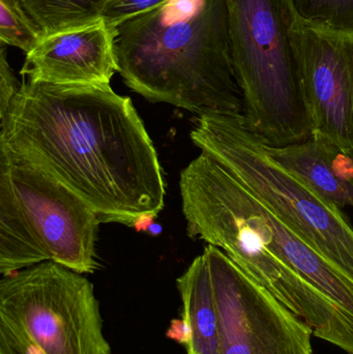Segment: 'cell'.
<instances>
[{
    "label": "cell",
    "instance_id": "6da1fadb",
    "mask_svg": "<svg viewBox=\"0 0 353 354\" xmlns=\"http://www.w3.org/2000/svg\"><path fill=\"white\" fill-rule=\"evenodd\" d=\"M0 147L61 181L101 223L136 226L164 208L153 140L132 100L110 84L23 81L0 118Z\"/></svg>",
    "mask_w": 353,
    "mask_h": 354
},
{
    "label": "cell",
    "instance_id": "7a4b0ae2",
    "mask_svg": "<svg viewBox=\"0 0 353 354\" xmlns=\"http://www.w3.org/2000/svg\"><path fill=\"white\" fill-rule=\"evenodd\" d=\"M189 236L219 248L249 278L321 336L342 307L353 317V278L315 252L207 153L180 174Z\"/></svg>",
    "mask_w": 353,
    "mask_h": 354
},
{
    "label": "cell",
    "instance_id": "3957f363",
    "mask_svg": "<svg viewBox=\"0 0 353 354\" xmlns=\"http://www.w3.org/2000/svg\"><path fill=\"white\" fill-rule=\"evenodd\" d=\"M118 73L153 103L242 114L226 0H166L115 27Z\"/></svg>",
    "mask_w": 353,
    "mask_h": 354
},
{
    "label": "cell",
    "instance_id": "277c9868",
    "mask_svg": "<svg viewBox=\"0 0 353 354\" xmlns=\"http://www.w3.org/2000/svg\"><path fill=\"white\" fill-rule=\"evenodd\" d=\"M97 212L37 164L0 147V272L52 261L79 274L99 268Z\"/></svg>",
    "mask_w": 353,
    "mask_h": 354
},
{
    "label": "cell",
    "instance_id": "5b68a950",
    "mask_svg": "<svg viewBox=\"0 0 353 354\" xmlns=\"http://www.w3.org/2000/svg\"><path fill=\"white\" fill-rule=\"evenodd\" d=\"M191 139L315 252L353 278V225L348 216L276 161L242 114L199 115Z\"/></svg>",
    "mask_w": 353,
    "mask_h": 354
},
{
    "label": "cell",
    "instance_id": "8992f818",
    "mask_svg": "<svg viewBox=\"0 0 353 354\" xmlns=\"http://www.w3.org/2000/svg\"><path fill=\"white\" fill-rule=\"evenodd\" d=\"M242 116L274 147L308 140L313 129L288 32L287 0H226Z\"/></svg>",
    "mask_w": 353,
    "mask_h": 354
},
{
    "label": "cell",
    "instance_id": "52a82bcc",
    "mask_svg": "<svg viewBox=\"0 0 353 354\" xmlns=\"http://www.w3.org/2000/svg\"><path fill=\"white\" fill-rule=\"evenodd\" d=\"M0 315L46 354H112L93 283L55 262L2 277Z\"/></svg>",
    "mask_w": 353,
    "mask_h": 354
},
{
    "label": "cell",
    "instance_id": "ba28073f",
    "mask_svg": "<svg viewBox=\"0 0 353 354\" xmlns=\"http://www.w3.org/2000/svg\"><path fill=\"white\" fill-rule=\"evenodd\" d=\"M219 316L221 354H313L312 330L219 248L203 252Z\"/></svg>",
    "mask_w": 353,
    "mask_h": 354
},
{
    "label": "cell",
    "instance_id": "9c48e42d",
    "mask_svg": "<svg viewBox=\"0 0 353 354\" xmlns=\"http://www.w3.org/2000/svg\"><path fill=\"white\" fill-rule=\"evenodd\" d=\"M287 21L312 134L352 153L353 31L306 20L290 0Z\"/></svg>",
    "mask_w": 353,
    "mask_h": 354
},
{
    "label": "cell",
    "instance_id": "30bf717a",
    "mask_svg": "<svg viewBox=\"0 0 353 354\" xmlns=\"http://www.w3.org/2000/svg\"><path fill=\"white\" fill-rule=\"evenodd\" d=\"M115 37L103 18L46 35L25 55L20 75L49 84H110L118 73Z\"/></svg>",
    "mask_w": 353,
    "mask_h": 354
},
{
    "label": "cell",
    "instance_id": "8fae6325",
    "mask_svg": "<svg viewBox=\"0 0 353 354\" xmlns=\"http://www.w3.org/2000/svg\"><path fill=\"white\" fill-rule=\"evenodd\" d=\"M271 157L327 201L353 210V157L327 139L312 134L296 145L274 147Z\"/></svg>",
    "mask_w": 353,
    "mask_h": 354
},
{
    "label": "cell",
    "instance_id": "7c38bea8",
    "mask_svg": "<svg viewBox=\"0 0 353 354\" xmlns=\"http://www.w3.org/2000/svg\"><path fill=\"white\" fill-rule=\"evenodd\" d=\"M176 285L184 308L188 354H221L219 316L209 264L203 254L195 258Z\"/></svg>",
    "mask_w": 353,
    "mask_h": 354
},
{
    "label": "cell",
    "instance_id": "4fadbf2b",
    "mask_svg": "<svg viewBox=\"0 0 353 354\" xmlns=\"http://www.w3.org/2000/svg\"><path fill=\"white\" fill-rule=\"evenodd\" d=\"M111 0H23L43 37L97 22Z\"/></svg>",
    "mask_w": 353,
    "mask_h": 354
},
{
    "label": "cell",
    "instance_id": "5bb4252c",
    "mask_svg": "<svg viewBox=\"0 0 353 354\" xmlns=\"http://www.w3.org/2000/svg\"><path fill=\"white\" fill-rule=\"evenodd\" d=\"M43 39L23 0H0V43L18 48L25 55Z\"/></svg>",
    "mask_w": 353,
    "mask_h": 354
},
{
    "label": "cell",
    "instance_id": "9a60e30c",
    "mask_svg": "<svg viewBox=\"0 0 353 354\" xmlns=\"http://www.w3.org/2000/svg\"><path fill=\"white\" fill-rule=\"evenodd\" d=\"M306 20L332 28L353 31V0H290Z\"/></svg>",
    "mask_w": 353,
    "mask_h": 354
},
{
    "label": "cell",
    "instance_id": "2e32d148",
    "mask_svg": "<svg viewBox=\"0 0 353 354\" xmlns=\"http://www.w3.org/2000/svg\"><path fill=\"white\" fill-rule=\"evenodd\" d=\"M0 354H46L18 324L0 315Z\"/></svg>",
    "mask_w": 353,
    "mask_h": 354
},
{
    "label": "cell",
    "instance_id": "e0dca14e",
    "mask_svg": "<svg viewBox=\"0 0 353 354\" xmlns=\"http://www.w3.org/2000/svg\"><path fill=\"white\" fill-rule=\"evenodd\" d=\"M164 1L166 0H111L104 8L101 18L115 28L126 19L151 10Z\"/></svg>",
    "mask_w": 353,
    "mask_h": 354
},
{
    "label": "cell",
    "instance_id": "ac0fdd59",
    "mask_svg": "<svg viewBox=\"0 0 353 354\" xmlns=\"http://www.w3.org/2000/svg\"><path fill=\"white\" fill-rule=\"evenodd\" d=\"M21 84H19L10 64H8L6 45L1 44V50H0V118H3L10 109V104L18 93Z\"/></svg>",
    "mask_w": 353,
    "mask_h": 354
},
{
    "label": "cell",
    "instance_id": "d6986e66",
    "mask_svg": "<svg viewBox=\"0 0 353 354\" xmlns=\"http://www.w3.org/2000/svg\"><path fill=\"white\" fill-rule=\"evenodd\" d=\"M168 338L178 341L180 344L186 345L187 332L184 328V322L182 320H173L170 326L169 332L167 333Z\"/></svg>",
    "mask_w": 353,
    "mask_h": 354
},
{
    "label": "cell",
    "instance_id": "ffe728a7",
    "mask_svg": "<svg viewBox=\"0 0 353 354\" xmlns=\"http://www.w3.org/2000/svg\"><path fill=\"white\" fill-rule=\"evenodd\" d=\"M350 155H352V157H353V151H352V153H350Z\"/></svg>",
    "mask_w": 353,
    "mask_h": 354
}]
</instances>
